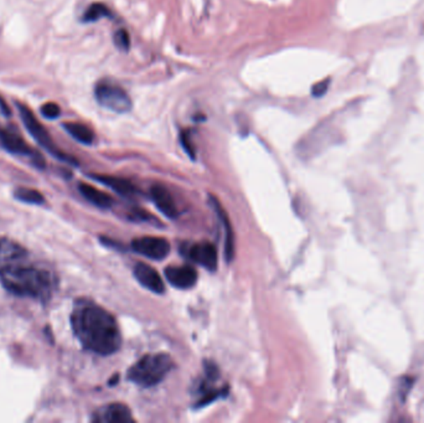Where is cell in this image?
<instances>
[{"instance_id": "cell-6", "label": "cell", "mask_w": 424, "mask_h": 423, "mask_svg": "<svg viewBox=\"0 0 424 423\" xmlns=\"http://www.w3.org/2000/svg\"><path fill=\"white\" fill-rule=\"evenodd\" d=\"M0 148L6 149V152L22 157H30L33 163L40 168H44V158L39 153L35 152L33 148L29 146L22 137L17 136L10 130H1L0 128Z\"/></svg>"}, {"instance_id": "cell-14", "label": "cell", "mask_w": 424, "mask_h": 423, "mask_svg": "<svg viewBox=\"0 0 424 423\" xmlns=\"http://www.w3.org/2000/svg\"><path fill=\"white\" fill-rule=\"evenodd\" d=\"M63 128L66 130L70 136L82 144L89 146L95 141V133L86 125L78 123V122H67L63 125Z\"/></svg>"}, {"instance_id": "cell-20", "label": "cell", "mask_w": 424, "mask_h": 423, "mask_svg": "<svg viewBox=\"0 0 424 423\" xmlns=\"http://www.w3.org/2000/svg\"><path fill=\"white\" fill-rule=\"evenodd\" d=\"M114 44L117 46L119 50L128 51L130 46V38L127 33V30L121 29L114 34Z\"/></svg>"}, {"instance_id": "cell-1", "label": "cell", "mask_w": 424, "mask_h": 423, "mask_svg": "<svg viewBox=\"0 0 424 423\" xmlns=\"http://www.w3.org/2000/svg\"><path fill=\"white\" fill-rule=\"evenodd\" d=\"M71 324L80 343L95 354L111 355L121 348L122 335L117 321L98 305H77Z\"/></svg>"}, {"instance_id": "cell-7", "label": "cell", "mask_w": 424, "mask_h": 423, "mask_svg": "<svg viewBox=\"0 0 424 423\" xmlns=\"http://www.w3.org/2000/svg\"><path fill=\"white\" fill-rule=\"evenodd\" d=\"M132 247L135 252L156 261L167 259L170 252V243L162 237L143 236L135 238L132 241Z\"/></svg>"}, {"instance_id": "cell-4", "label": "cell", "mask_w": 424, "mask_h": 423, "mask_svg": "<svg viewBox=\"0 0 424 423\" xmlns=\"http://www.w3.org/2000/svg\"><path fill=\"white\" fill-rule=\"evenodd\" d=\"M17 111L20 114L22 123L25 125V128L28 130L29 133L31 134L33 139L39 143L41 147L45 148L47 152H50L56 158L61 159L65 162H71L70 157H67L66 154L60 152V149H57L55 143L52 141L49 132L46 130L44 125H41V122L38 121L36 116L33 114V111L25 106L24 103L17 102Z\"/></svg>"}, {"instance_id": "cell-11", "label": "cell", "mask_w": 424, "mask_h": 423, "mask_svg": "<svg viewBox=\"0 0 424 423\" xmlns=\"http://www.w3.org/2000/svg\"><path fill=\"white\" fill-rule=\"evenodd\" d=\"M134 277L143 287L154 293L162 294L165 291V284L156 268L145 263H137L134 267Z\"/></svg>"}, {"instance_id": "cell-17", "label": "cell", "mask_w": 424, "mask_h": 423, "mask_svg": "<svg viewBox=\"0 0 424 423\" xmlns=\"http://www.w3.org/2000/svg\"><path fill=\"white\" fill-rule=\"evenodd\" d=\"M111 17V10L102 3H95L86 10L82 19H84V23H93L102 17Z\"/></svg>"}, {"instance_id": "cell-9", "label": "cell", "mask_w": 424, "mask_h": 423, "mask_svg": "<svg viewBox=\"0 0 424 423\" xmlns=\"http://www.w3.org/2000/svg\"><path fill=\"white\" fill-rule=\"evenodd\" d=\"M167 282L179 289H189L197 282V272L191 266H172L165 270Z\"/></svg>"}, {"instance_id": "cell-3", "label": "cell", "mask_w": 424, "mask_h": 423, "mask_svg": "<svg viewBox=\"0 0 424 423\" xmlns=\"http://www.w3.org/2000/svg\"><path fill=\"white\" fill-rule=\"evenodd\" d=\"M173 367V360L167 354H148L129 369V381L143 387H151L167 378Z\"/></svg>"}, {"instance_id": "cell-19", "label": "cell", "mask_w": 424, "mask_h": 423, "mask_svg": "<svg viewBox=\"0 0 424 423\" xmlns=\"http://www.w3.org/2000/svg\"><path fill=\"white\" fill-rule=\"evenodd\" d=\"M41 114L46 119H56L61 114V108L55 102H47L41 107Z\"/></svg>"}, {"instance_id": "cell-16", "label": "cell", "mask_w": 424, "mask_h": 423, "mask_svg": "<svg viewBox=\"0 0 424 423\" xmlns=\"http://www.w3.org/2000/svg\"><path fill=\"white\" fill-rule=\"evenodd\" d=\"M215 206H216L218 216H220V219L222 220L225 229H226V247H225V252H226V259H227V261H231V259H234V233H232V230L229 229V217L225 214V211H223L222 208H221V205H220L218 201H215Z\"/></svg>"}, {"instance_id": "cell-2", "label": "cell", "mask_w": 424, "mask_h": 423, "mask_svg": "<svg viewBox=\"0 0 424 423\" xmlns=\"http://www.w3.org/2000/svg\"><path fill=\"white\" fill-rule=\"evenodd\" d=\"M0 281L15 295L41 300L49 298L52 289L50 273L36 267L6 266L0 270Z\"/></svg>"}, {"instance_id": "cell-23", "label": "cell", "mask_w": 424, "mask_h": 423, "mask_svg": "<svg viewBox=\"0 0 424 423\" xmlns=\"http://www.w3.org/2000/svg\"><path fill=\"white\" fill-rule=\"evenodd\" d=\"M0 111H1V113H3L4 116H6V117L11 116L10 108H9V106L6 105V102L4 101L1 97H0Z\"/></svg>"}, {"instance_id": "cell-18", "label": "cell", "mask_w": 424, "mask_h": 423, "mask_svg": "<svg viewBox=\"0 0 424 423\" xmlns=\"http://www.w3.org/2000/svg\"><path fill=\"white\" fill-rule=\"evenodd\" d=\"M15 198L22 200L24 203H36V205L44 203V197L41 192H36L33 189H28V187L17 189L15 192Z\"/></svg>"}, {"instance_id": "cell-15", "label": "cell", "mask_w": 424, "mask_h": 423, "mask_svg": "<svg viewBox=\"0 0 424 423\" xmlns=\"http://www.w3.org/2000/svg\"><path fill=\"white\" fill-rule=\"evenodd\" d=\"M96 180L103 183L107 187H111L114 192L122 195H129L133 194V184L127 179L122 178H116V176H109V175H93Z\"/></svg>"}, {"instance_id": "cell-12", "label": "cell", "mask_w": 424, "mask_h": 423, "mask_svg": "<svg viewBox=\"0 0 424 423\" xmlns=\"http://www.w3.org/2000/svg\"><path fill=\"white\" fill-rule=\"evenodd\" d=\"M151 199L156 205V208L162 214L165 215L169 219L178 217L179 211L176 203L174 201L172 192L162 185H154L151 187Z\"/></svg>"}, {"instance_id": "cell-10", "label": "cell", "mask_w": 424, "mask_h": 423, "mask_svg": "<svg viewBox=\"0 0 424 423\" xmlns=\"http://www.w3.org/2000/svg\"><path fill=\"white\" fill-rule=\"evenodd\" d=\"M98 423H133L134 418L128 407L123 403H111L96 412L92 418Z\"/></svg>"}, {"instance_id": "cell-8", "label": "cell", "mask_w": 424, "mask_h": 423, "mask_svg": "<svg viewBox=\"0 0 424 423\" xmlns=\"http://www.w3.org/2000/svg\"><path fill=\"white\" fill-rule=\"evenodd\" d=\"M188 257L209 271H215L218 268V249L211 243H194L188 249Z\"/></svg>"}, {"instance_id": "cell-21", "label": "cell", "mask_w": 424, "mask_h": 423, "mask_svg": "<svg viewBox=\"0 0 424 423\" xmlns=\"http://www.w3.org/2000/svg\"><path fill=\"white\" fill-rule=\"evenodd\" d=\"M181 144H183V147H184L185 151L189 154L190 157L195 158V148H194V144L191 141V136H190L189 132H183L181 133Z\"/></svg>"}, {"instance_id": "cell-5", "label": "cell", "mask_w": 424, "mask_h": 423, "mask_svg": "<svg viewBox=\"0 0 424 423\" xmlns=\"http://www.w3.org/2000/svg\"><path fill=\"white\" fill-rule=\"evenodd\" d=\"M95 97L100 106L112 112L127 113L133 106L126 90L109 81H100L96 85Z\"/></svg>"}, {"instance_id": "cell-22", "label": "cell", "mask_w": 424, "mask_h": 423, "mask_svg": "<svg viewBox=\"0 0 424 423\" xmlns=\"http://www.w3.org/2000/svg\"><path fill=\"white\" fill-rule=\"evenodd\" d=\"M330 79H324L318 84L312 86V93L314 97H321L326 93V91L329 89Z\"/></svg>"}, {"instance_id": "cell-13", "label": "cell", "mask_w": 424, "mask_h": 423, "mask_svg": "<svg viewBox=\"0 0 424 423\" xmlns=\"http://www.w3.org/2000/svg\"><path fill=\"white\" fill-rule=\"evenodd\" d=\"M78 190L86 200H89V203H93L100 209H108L113 203V200L109 195H107L106 192H100L97 187L89 185V184H84V183L80 184Z\"/></svg>"}]
</instances>
